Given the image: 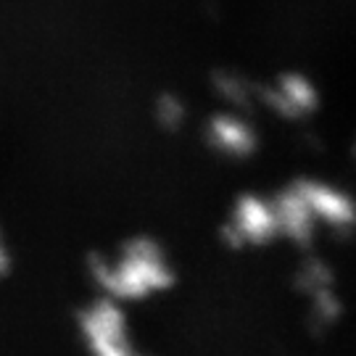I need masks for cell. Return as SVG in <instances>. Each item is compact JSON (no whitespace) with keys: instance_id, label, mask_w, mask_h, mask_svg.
I'll use <instances>...</instances> for the list:
<instances>
[{"instance_id":"3957f363","label":"cell","mask_w":356,"mask_h":356,"mask_svg":"<svg viewBox=\"0 0 356 356\" xmlns=\"http://www.w3.org/2000/svg\"><path fill=\"white\" fill-rule=\"evenodd\" d=\"M214 138L225 151L235 153V156H248L259 145V132H256V127L248 119H243L238 114L219 116L214 122Z\"/></svg>"},{"instance_id":"7a4b0ae2","label":"cell","mask_w":356,"mask_h":356,"mask_svg":"<svg viewBox=\"0 0 356 356\" xmlns=\"http://www.w3.org/2000/svg\"><path fill=\"white\" fill-rule=\"evenodd\" d=\"M293 188L309 206L317 227L338 235L356 229V193L346 182L327 177H298L293 179Z\"/></svg>"},{"instance_id":"6da1fadb","label":"cell","mask_w":356,"mask_h":356,"mask_svg":"<svg viewBox=\"0 0 356 356\" xmlns=\"http://www.w3.org/2000/svg\"><path fill=\"white\" fill-rule=\"evenodd\" d=\"M259 98L277 119L296 127L312 124L327 106L322 79L309 66L298 64L285 66L269 82H264L259 88Z\"/></svg>"}]
</instances>
